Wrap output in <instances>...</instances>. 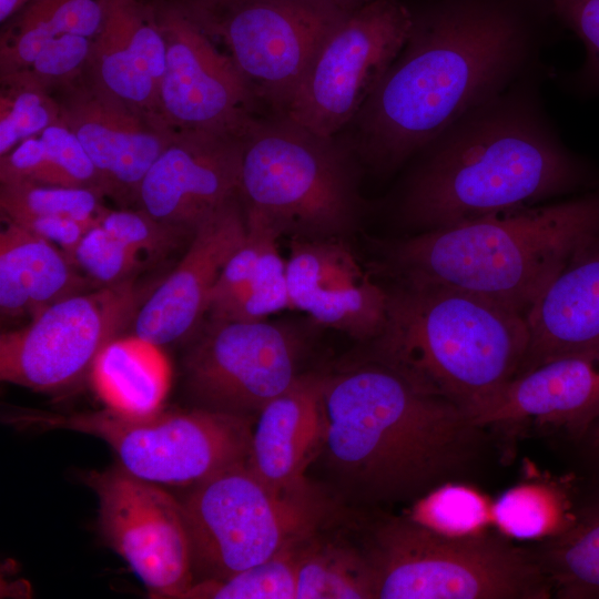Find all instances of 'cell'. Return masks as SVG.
Wrapping results in <instances>:
<instances>
[{
    "label": "cell",
    "instance_id": "2",
    "mask_svg": "<svg viewBox=\"0 0 599 599\" xmlns=\"http://www.w3.org/2000/svg\"><path fill=\"white\" fill-rule=\"evenodd\" d=\"M542 69L463 115L416 154L399 202L408 225L418 232L447 227L599 183L549 116Z\"/></svg>",
    "mask_w": 599,
    "mask_h": 599
},
{
    "label": "cell",
    "instance_id": "22",
    "mask_svg": "<svg viewBox=\"0 0 599 599\" xmlns=\"http://www.w3.org/2000/svg\"><path fill=\"white\" fill-rule=\"evenodd\" d=\"M526 318L530 342L517 376L599 345V234L576 251Z\"/></svg>",
    "mask_w": 599,
    "mask_h": 599
},
{
    "label": "cell",
    "instance_id": "13",
    "mask_svg": "<svg viewBox=\"0 0 599 599\" xmlns=\"http://www.w3.org/2000/svg\"><path fill=\"white\" fill-rule=\"evenodd\" d=\"M185 384L200 407L252 417L300 376L298 335L262 321H212L190 338Z\"/></svg>",
    "mask_w": 599,
    "mask_h": 599
},
{
    "label": "cell",
    "instance_id": "36",
    "mask_svg": "<svg viewBox=\"0 0 599 599\" xmlns=\"http://www.w3.org/2000/svg\"><path fill=\"white\" fill-rule=\"evenodd\" d=\"M271 235L264 244L246 296L234 321H262L270 314L291 308L286 261L277 248V238Z\"/></svg>",
    "mask_w": 599,
    "mask_h": 599
},
{
    "label": "cell",
    "instance_id": "37",
    "mask_svg": "<svg viewBox=\"0 0 599 599\" xmlns=\"http://www.w3.org/2000/svg\"><path fill=\"white\" fill-rule=\"evenodd\" d=\"M100 224L143 257H158L173 251L191 233L163 223L144 210H108Z\"/></svg>",
    "mask_w": 599,
    "mask_h": 599
},
{
    "label": "cell",
    "instance_id": "32",
    "mask_svg": "<svg viewBox=\"0 0 599 599\" xmlns=\"http://www.w3.org/2000/svg\"><path fill=\"white\" fill-rule=\"evenodd\" d=\"M0 156L60 121L55 95L28 81L0 78Z\"/></svg>",
    "mask_w": 599,
    "mask_h": 599
},
{
    "label": "cell",
    "instance_id": "28",
    "mask_svg": "<svg viewBox=\"0 0 599 599\" xmlns=\"http://www.w3.org/2000/svg\"><path fill=\"white\" fill-rule=\"evenodd\" d=\"M535 551L557 598L599 599V490Z\"/></svg>",
    "mask_w": 599,
    "mask_h": 599
},
{
    "label": "cell",
    "instance_id": "30",
    "mask_svg": "<svg viewBox=\"0 0 599 599\" xmlns=\"http://www.w3.org/2000/svg\"><path fill=\"white\" fill-rule=\"evenodd\" d=\"M103 195L84 187H65L30 182L0 183L1 216L13 222L28 217H71L97 224L108 211Z\"/></svg>",
    "mask_w": 599,
    "mask_h": 599
},
{
    "label": "cell",
    "instance_id": "23",
    "mask_svg": "<svg viewBox=\"0 0 599 599\" xmlns=\"http://www.w3.org/2000/svg\"><path fill=\"white\" fill-rule=\"evenodd\" d=\"M322 427V375H300L258 412L247 465L277 491H308L304 473Z\"/></svg>",
    "mask_w": 599,
    "mask_h": 599
},
{
    "label": "cell",
    "instance_id": "5",
    "mask_svg": "<svg viewBox=\"0 0 599 599\" xmlns=\"http://www.w3.org/2000/svg\"><path fill=\"white\" fill-rule=\"evenodd\" d=\"M375 359L475 414L520 372L525 315L455 287L388 278Z\"/></svg>",
    "mask_w": 599,
    "mask_h": 599
},
{
    "label": "cell",
    "instance_id": "29",
    "mask_svg": "<svg viewBox=\"0 0 599 599\" xmlns=\"http://www.w3.org/2000/svg\"><path fill=\"white\" fill-rule=\"evenodd\" d=\"M309 538L296 550V599L375 598L367 556L331 544H308Z\"/></svg>",
    "mask_w": 599,
    "mask_h": 599
},
{
    "label": "cell",
    "instance_id": "39",
    "mask_svg": "<svg viewBox=\"0 0 599 599\" xmlns=\"http://www.w3.org/2000/svg\"><path fill=\"white\" fill-rule=\"evenodd\" d=\"M31 0H0V21L6 23Z\"/></svg>",
    "mask_w": 599,
    "mask_h": 599
},
{
    "label": "cell",
    "instance_id": "24",
    "mask_svg": "<svg viewBox=\"0 0 599 599\" xmlns=\"http://www.w3.org/2000/svg\"><path fill=\"white\" fill-rule=\"evenodd\" d=\"M0 311L7 318L31 319L55 302L95 285L82 276L53 243L1 216ZM98 286V285H97Z\"/></svg>",
    "mask_w": 599,
    "mask_h": 599
},
{
    "label": "cell",
    "instance_id": "18",
    "mask_svg": "<svg viewBox=\"0 0 599 599\" xmlns=\"http://www.w3.org/2000/svg\"><path fill=\"white\" fill-rule=\"evenodd\" d=\"M246 232L237 193L195 227L182 260L143 301L133 322L134 334L161 346L190 339L207 314L224 265Z\"/></svg>",
    "mask_w": 599,
    "mask_h": 599
},
{
    "label": "cell",
    "instance_id": "33",
    "mask_svg": "<svg viewBox=\"0 0 599 599\" xmlns=\"http://www.w3.org/2000/svg\"><path fill=\"white\" fill-rule=\"evenodd\" d=\"M98 286H114L133 281L145 264L144 257L104 229L90 227L69 256Z\"/></svg>",
    "mask_w": 599,
    "mask_h": 599
},
{
    "label": "cell",
    "instance_id": "34",
    "mask_svg": "<svg viewBox=\"0 0 599 599\" xmlns=\"http://www.w3.org/2000/svg\"><path fill=\"white\" fill-rule=\"evenodd\" d=\"M537 1L583 44V63L569 77L568 87L583 97L599 94V0Z\"/></svg>",
    "mask_w": 599,
    "mask_h": 599
},
{
    "label": "cell",
    "instance_id": "14",
    "mask_svg": "<svg viewBox=\"0 0 599 599\" xmlns=\"http://www.w3.org/2000/svg\"><path fill=\"white\" fill-rule=\"evenodd\" d=\"M166 49L160 108L173 130L242 138L263 112L227 53L180 0H149Z\"/></svg>",
    "mask_w": 599,
    "mask_h": 599
},
{
    "label": "cell",
    "instance_id": "21",
    "mask_svg": "<svg viewBox=\"0 0 599 599\" xmlns=\"http://www.w3.org/2000/svg\"><path fill=\"white\" fill-rule=\"evenodd\" d=\"M165 57V42L149 0H105L88 70L108 91L164 123L160 85Z\"/></svg>",
    "mask_w": 599,
    "mask_h": 599
},
{
    "label": "cell",
    "instance_id": "12",
    "mask_svg": "<svg viewBox=\"0 0 599 599\" xmlns=\"http://www.w3.org/2000/svg\"><path fill=\"white\" fill-rule=\"evenodd\" d=\"M133 281L100 286L48 306L0 336V377L37 392H57L89 374L99 352L134 322L142 305Z\"/></svg>",
    "mask_w": 599,
    "mask_h": 599
},
{
    "label": "cell",
    "instance_id": "17",
    "mask_svg": "<svg viewBox=\"0 0 599 599\" xmlns=\"http://www.w3.org/2000/svg\"><path fill=\"white\" fill-rule=\"evenodd\" d=\"M241 139L176 130L142 180L140 209L193 234L195 227L238 193Z\"/></svg>",
    "mask_w": 599,
    "mask_h": 599
},
{
    "label": "cell",
    "instance_id": "9",
    "mask_svg": "<svg viewBox=\"0 0 599 599\" xmlns=\"http://www.w3.org/2000/svg\"><path fill=\"white\" fill-rule=\"evenodd\" d=\"M181 501L193 572L227 578L312 536L317 505L305 493H282L242 463L192 486Z\"/></svg>",
    "mask_w": 599,
    "mask_h": 599
},
{
    "label": "cell",
    "instance_id": "26",
    "mask_svg": "<svg viewBox=\"0 0 599 599\" xmlns=\"http://www.w3.org/2000/svg\"><path fill=\"white\" fill-rule=\"evenodd\" d=\"M105 0H31L6 22L0 38V77L24 69L49 41L63 34L94 39Z\"/></svg>",
    "mask_w": 599,
    "mask_h": 599
},
{
    "label": "cell",
    "instance_id": "25",
    "mask_svg": "<svg viewBox=\"0 0 599 599\" xmlns=\"http://www.w3.org/2000/svg\"><path fill=\"white\" fill-rule=\"evenodd\" d=\"M89 377L106 409L144 417L163 409L172 366L161 345L132 334L110 341L94 358Z\"/></svg>",
    "mask_w": 599,
    "mask_h": 599
},
{
    "label": "cell",
    "instance_id": "41",
    "mask_svg": "<svg viewBox=\"0 0 599 599\" xmlns=\"http://www.w3.org/2000/svg\"><path fill=\"white\" fill-rule=\"evenodd\" d=\"M183 2H192V1H196V0H181Z\"/></svg>",
    "mask_w": 599,
    "mask_h": 599
},
{
    "label": "cell",
    "instance_id": "4",
    "mask_svg": "<svg viewBox=\"0 0 599 599\" xmlns=\"http://www.w3.org/2000/svg\"><path fill=\"white\" fill-rule=\"evenodd\" d=\"M599 234V183L582 193L388 242L386 278L441 284L527 315Z\"/></svg>",
    "mask_w": 599,
    "mask_h": 599
},
{
    "label": "cell",
    "instance_id": "38",
    "mask_svg": "<svg viewBox=\"0 0 599 599\" xmlns=\"http://www.w3.org/2000/svg\"><path fill=\"white\" fill-rule=\"evenodd\" d=\"M585 444L586 451L599 465V414L578 435Z\"/></svg>",
    "mask_w": 599,
    "mask_h": 599
},
{
    "label": "cell",
    "instance_id": "16",
    "mask_svg": "<svg viewBox=\"0 0 599 599\" xmlns=\"http://www.w3.org/2000/svg\"><path fill=\"white\" fill-rule=\"evenodd\" d=\"M53 94L60 121L92 161L103 195L122 205L138 202L143 177L176 131L108 91L88 69Z\"/></svg>",
    "mask_w": 599,
    "mask_h": 599
},
{
    "label": "cell",
    "instance_id": "11",
    "mask_svg": "<svg viewBox=\"0 0 599 599\" xmlns=\"http://www.w3.org/2000/svg\"><path fill=\"white\" fill-rule=\"evenodd\" d=\"M413 21L408 0H368L326 38L284 114L326 136L358 114L405 44Z\"/></svg>",
    "mask_w": 599,
    "mask_h": 599
},
{
    "label": "cell",
    "instance_id": "27",
    "mask_svg": "<svg viewBox=\"0 0 599 599\" xmlns=\"http://www.w3.org/2000/svg\"><path fill=\"white\" fill-rule=\"evenodd\" d=\"M9 182L84 187L103 195L92 161L78 138L61 121L0 156V183Z\"/></svg>",
    "mask_w": 599,
    "mask_h": 599
},
{
    "label": "cell",
    "instance_id": "35",
    "mask_svg": "<svg viewBox=\"0 0 599 599\" xmlns=\"http://www.w3.org/2000/svg\"><path fill=\"white\" fill-rule=\"evenodd\" d=\"M91 51L92 39L63 34L47 42L24 69L0 78H18L53 93L87 71Z\"/></svg>",
    "mask_w": 599,
    "mask_h": 599
},
{
    "label": "cell",
    "instance_id": "40",
    "mask_svg": "<svg viewBox=\"0 0 599 599\" xmlns=\"http://www.w3.org/2000/svg\"><path fill=\"white\" fill-rule=\"evenodd\" d=\"M345 2L352 4V6H359L368 0H344Z\"/></svg>",
    "mask_w": 599,
    "mask_h": 599
},
{
    "label": "cell",
    "instance_id": "3",
    "mask_svg": "<svg viewBox=\"0 0 599 599\" xmlns=\"http://www.w3.org/2000/svg\"><path fill=\"white\" fill-rule=\"evenodd\" d=\"M327 468L376 502L416 500L468 479L484 461L489 426L379 361L322 375Z\"/></svg>",
    "mask_w": 599,
    "mask_h": 599
},
{
    "label": "cell",
    "instance_id": "19",
    "mask_svg": "<svg viewBox=\"0 0 599 599\" xmlns=\"http://www.w3.org/2000/svg\"><path fill=\"white\" fill-rule=\"evenodd\" d=\"M286 276L291 308L356 339L380 332L385 285L373 280L342 237L293 238Z\"/></svg>",
    "mask_w": 599,
    "mask_h": 599
},
{
    "label": "cell",
    "instance_id": "15",
    "mask_svg": "<svg viewBox=\"0 0 599 599\" xmlns=\"http://www.w3.org/2000/svg\"><path fill=\"white\" fill-rule=\"evenodd\" d=\"M83 480L97 496L104 541L126 561L150 597L182 599L194 583V572L181 501L121 465L89 471Z\"/></svg>",
    "mask_w": 599,
    "mask_h": 599
},
{
    "label": "cell",
    "instance_id": "8",
    "mask_svg": "<svg viewBox=\"0 0 599 599\" xmlns=\"http://www.w3.org/2000/svg\"><path fill=\"white\" fill-rule=\"evenodd\" d=\"M13 427L64 429L100 438L133 476L158 485L194 486L246 463L248 416L197 407L129 417L110 409L73 414L20 410L4 416Z\"/></svg>",
    "mask_w": 599,
    "mask_h": 599
},
{
    "label": "cell",
    "instance_id": "20",
    "mask_svg": "<svg viewBox=\"0 0 599 599\" xmlns=\"http://www.w3.org/2000/svg\"><path fill=\"white\" fill-rule=\"evenodd\" d=\"M599 414V345L550 359L505 385L474 416L486 426L550 424L578 435Z\"/></svg>",
    "mask_w": 599,
    "mask_h": 599
},
{
    "label": "cell",
    "instance_id": "31",
    "mask_svg": "<svg viewBox=\"0 0 599 599\" xmlns=\"http://www.w3.org/2000/svg\"><path fill=\"white\" fill-rule=\"evenodd\" d=\"M301 542L227 578L199 580L182 599H296V550Z\"/></svg>",
    "mask_w": 599,
    "mask_h": 599
},
{
    "label": "cell",
    "instance_id": "10",
    "mask_svg": "<svg viewBox=\"0 0 599 599\" xmlns=\"http://www.w3.org/2000/svg\"><path fill=\"white\" fill-rule=\"evenodd\" d=\"M182 4L226 48L264 113L286 112L326 38L357 7L344 0H197Z\"/></svg>",
    "mask_w": 599,
    "mask_h": 599
},
{
    "label": "cell",
    "instance_id": "1",
    "mask_svg": "<svg viewBox=\"0 0 599 599\" xmlns=\"http://www.w3.org/2000/svg\"><path fill=\"white\" fill-rule=\"evenodd\" d=\"M409 3L407 40L344 138L378 173L397 170L463 115L541 67L554 21L537 0Z\"/></svg>",
    "mask_w": 599,
    "mask_h": 599
},
{
    "label": "cell",
    "instance_id": "42",
    "mask_svg": "<svg viewBox=\"0 0 599 599\" xmlns=\"http://www.w3.org/2000/svg\"><path fill=\"white\" fill-rule=\"evenodd\" d=\"M409 1H419V0H409Z\"/></svg>",
    "mask_w": 599,
    "mask_h": 599
},
{
    "label": "cell",
    "instance_id": "7",
    "mask_svg": "<svg viewBox=\"0 0 599 599\" xmlns=\"http://www.w3.org/2000/svg\"><path fill=\"white\" fill-rule=\"evenodd\" d=\"M378 599H548L551 585L532 550L494 535L450 536L393 518L366 555Z\"/></svg>",
    "mask_w": 599,
    "mask_h": 599
},
{
    "label": "cell",
    "instance_id": "6",
    "mask_svg": "<svg viewBox=\"0 0 599 599\" xmlns=\"http://www.w3.org/2000/svg\"><path fill=\"white\" fill-rule=\"evenodd\" d=\"M238 195L247 215L295 238L343 237L357 221L356 155L284 113H262L241 138Z\"/></svg>",
    "mask_w": 599,
    "mask_h": 599
}]
</instances>
